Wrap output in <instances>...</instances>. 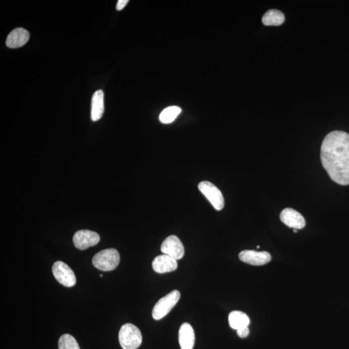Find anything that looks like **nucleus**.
<instances>
[{
	"label": "nucleus",
	"mask_w": 349,
	"mask_h": 349,
	"mask_svg": "<svg viewBox=\"0 0 349 349\" xmlns=\"http://www.w3.org/2000/svg\"><path fill=\"white\" fill-rule=\"evenodd\" d=\"M323 167L335 183L349 185V134L342 131L329 133L321 146Z\"/></svg>",
	"instance_id": "obj_1"
},
{
	"label": "nucleus",
	"mask_w": 349,
	"mask_h": 349,
	"mask_svg": "<svg viewBox=\"0 0 349 349\" xmlns=\"http://www.w3.org/2000/svg\"><path fill=\"white\" fill-rule=\"evenodd\" d=\"M118 339L123 349H137L143 342V336L136 325L126 323L120 328Z\"/></svg>",
	"instance_id": "obj_2"
},
{
	"label": "nucleus",
	"mask_w": 349,
	"mask_h": 349,
	"mask_svg": "<svg viewBox=\"0 0 349 349\" xmlns=\"http://www.w3.org/2000/svg\"><path fill=\"white\" fill-rule=\"evenodd\" d=\"M120 255L116 249L108 248L97 253L93 258V265L102 271H111L118 267Z\"/></svg>",
	"instance_id": "obj_3"
},
{
	"label": "nucleus",
	"mask_w": 349,
	"mask_h": 349,
	"mask_svg": "<svg viewBox=\"0 0 349 349\" xmlns=\"http://www.w3.org/2000/svg\"><path fill=\"white\" fill-rule=\"evenodd\" d=\"M180 297L181 293L177 290L172 291L164 297H162L153 307V318L155 320H160L165 317L176 306Z\"/></svg>",
	"instance_id": "obj_4"
},
{
	"label": "nucleus",
	"mask_w": 349,
	"mask_h": 349,
	"mask_svg": "<svg viewBox=\"0 0 349 349\" xmlns=\"http://www.w3.org/2000/svg\"><path fill=\"white\" fill-rule=\"evenodd\" d=\"M200 192L204 195L214 208L218 211L221 210L225 206V199L222 193L217 186L209 181H202L199 184Z\"/></svg>",
	"instance_id": "obj_5"
},
{
	"label": "nucleus",
	"mask_w": 349,
	"mask_h": 349,
	"mask_svg": "<svg viewBox=\"0 0 349 349\" xmlns=\"http://www.w3.org/2000/svg\"><path fill=\"white\" fill-rule=\"evenodd\" d=\"M53 276L60 284L66 287H72L76 282L75 274L68 265L62 261L55 262L53 266Z\"/></svg>",
	"instance_id": "obj_6"
},
{
	"label": "nucleus",
	"mask_w": 349,
	"mask_h": 349,
	"mask_svg": "<svg viewBox=\"0 0 349 349\" xmlns=\"http://www.w3.org/2000/svg\"><path fill=\"white\" fill-rule=\"evenodd\" d=\"M100 240L101 237L97 233L87 230H79L73 236L74 246L81 250L96 245Z\"/></svg>",
	"instance_id": "obj_7"
},
{
	"label": "nucleus",
	"mask_w": 349,
	"mask_h": 349,
	"mask_svg": "<svg viewBox=\"0 0 349 349\" xmlns=\"http://www.w3.org/2000/svg\"><path fill=\"white\" fill-rule=\"evenodd\" d=\"M160 250L164 254L170 256L176 260L182 259L185 255V248L182 242L176 236L167 237L163 241Z\"/></svg>",
	"instance_id": "obj_8"
},
{
	"label": "nucleus",
	"mask_w": 349,
	"mask_h": 349,
	"mask_svg": "<svg viewBox=\"0 0 349 349\" xmlns=\"http://www.w3.org/2000/svg\"><path fill=\"white\" fill-rule=\"evenodd\" d=\"M242 261L254 266H262L269 264L272 259L271 255L267 252H257L255 250H243L239 254Z\"/></svg>",
	"instance_id": "obj_9"
},
{
	"label": "nucleus",
	"mask_w": 349,
	"mask_h": 349,
	"mask_svg": "<svg viewBox=\"0 0 349 349\" xmlns=\"http://www.w3.org/2000/svg\"><path fill=\"white\" fill-rule=\"evenodd\" d=\"M280 220L284 224L294 229H302L306 227V222L303 216L295 209L287 208L280 213Z\"/></svg>",
	"instance_id": "obj_10"
},
{
	"label": "nucleus",
	"mask_w": 349,
	"mask_h": 349,
	"mask_svg": "<svg viewBox=\"0 0 349 349\" xmlns=\"http://www.w3.org/2000/svg\"><path fill=\"white\" fill-rule=\"evenodd\" d=\"M178 266L177 260L166 254L157 256L152 263L153 270L159 274L174 271L178 269Z\"/></svg>",
	"instance_id": "obj_11"
},
{
	"label": "nucleus",
	"mask_w": 349,
	"mask_h": 349,
	"mask_svg": "<svg viewBox=\"0 0 349 349\" xmlns=\"http://www.w3.org/2000/svg\"><path fill=\"white\" fill-rule=\"evenodd\" d=\"M30 35L29 32L23 28L14 29L9 34L6 40V45L11 49L19 48L27 43Z\"/></svg>",
	"instance_id": "obj_12"
},
{
	"label": "nucleus",
	"mask_w": 349,
	"mask_h": 349,
	"mask_svg": "<svg viewBox=\"0 0 349 349\" xmlns=\"http://www.w3.org/2000/svg\"><path fill=\"white\" fill-rule=\"evenodd\" d=\"M195 339L194 330L192 326L188 323H183L179 331V341L181 349H193Z\"/></svg>",
	"instance_id": "obj_13"
},
{
	"label": "nucleus",
	"mask_w": 349,
	"mask_h": 349,
	"mask_svg": "<svg viewBox=\"0 0 349 349\" xmlns=\"http://www.w3.org/2000/svg\"><path fill=\"white\" fill-rule=\"evenodd\" d=\"M104 95L102 90H98L92 97L91 117L93 122L101 120L104 112Z\"/></svg>",
	"instance_id": "obj_14"
},
{
	"label": "nucleus",
	"mask_w": 349,
	"mask_h": 349,
	"mask_svg": "<svg viewBox=\"0 0 349 349\" xmlns=\"http://www.w3.org/2000/svg\"><path fill=\"white\" fill-rule=\"evenodd\" d=\"M229 322L230 327L237 330L242 328L248 327L250 324V318L243 312L233 311L229 314Z\"/></svg>",
	"instance_id": "obj_15"
},
{
	"label": "nucleus",
	"mask_w": 349,
	"mask_h": 349,
	"mask_svg": "<svg viewBox=\"0 0 349 349\" xmlns=\"http://www.w3.org/2000/svg\"><path fill=\"white\" fill-rule=\"evenodd\" d=\"M285 15L282 12L277 9H271L265 14L262 22L267 26H279L285 22Z\"/></svg>",
	"instance_id": "obj_16"
},
{
	"label": "nucleus",
	"mask_w": 349,
	"mask_h": 349,
	"mask_svg": "<svg viewBox=\"0 0 349 349\" xmlns=\"http://www.w3.org/2000/svg\"><path fill=\"white\" fill-rule=\"evenodd\" d=\"M181 113V109L179 107L169 106L164 109L160 113L159 120L163 124H169L173 122Z\"/></svg>",
	"instance_id": "obj_17"
},
{
	"label": "nucleus",
	"mask_w": 349,
	"mask_h": 349,
	"mask_svg": "<svg viewBox=\"0 0 349 349\" xmlns=\"http://www.w3.org/2000/svg\"><path fill=\"white\" fill-rule=\"evenodd\" d=\"M59 349H80L77 341L71 335L66 334L62 335L58 341Z\"/></svg>",
	"instance_id": "obj_18"
},
{
	"label": "nucleus",
	"mask_w": 349,
	"mask_h": 349,
	"mask_svg": "<svg viewBox=\"0 0 349 349\" xmlns=\"http://www.w3.org/2000/svg\"><path fill=\"white\" fill-rule=\"evenodd\" d=\"M249 333H250V330H249L248 327H244L242 329L237 330V334L238 335L239 337H241V338H244L248 336Z\"/></svg>",
	"instance_id": "obj_19"
},
{
	"label": "nucleus",
	"mask_w": 349,
	"mask_h": 349,
	"mask_svg": "<svg viewBox=\"0 0 349 349\" xmlns=\"http://www.w3.org/2000/svg\"><path fill=\"white\" fill-rule=\"evenodd\" d=\"M128 2H129L128 0H118L116 7V10H122V9H124L125 6H126Z\"/></svg>",
	"instance_id": "obj_20"
},
{
	"label": "nucleus",
	"mask_w": 349,
	"mask_h": 349,
	"mask_svg": "<svg viewBox=\"0 0 349 349\" xmlns=\"http://www.w3.org/2000/svg\"><path fill=\"white\" fill-rule=\"evenodd\" d=\"M294 232L297 233V229H294Z\"/></svg>",
	"instance_id": "obj_21"
},
{
	"label": "nucleus",
	"mask_w": 349,
	"mask_h": 349,
	"mask_svg": "<svg viewBox=\"0 0 349 349\" xmlns=\"http://www.w3.org/2000/svg\"><path fill=\"white\" fill-rule=\"evenodd\" d=\"M259 248H260V246H257V249H259Z\"/></svg>",
	"instance_id": "obj_22"
},
{
	"label": "nucleus",
	"mask_w": 349,
	"mask_h": 349,
	"mask_svg": "<svg viewBox=\"0 0 349 349\" xmlns=\"http://www.w3.org/2000/svg\"><path fill=\"white\" fill-rule=\"evenodd\" d=\"M100 277H101L102 278V277H103V275H102V274H101V275H100Z\"/></svg>",
	"instance_id": "obj_23"
}]
</instances>
